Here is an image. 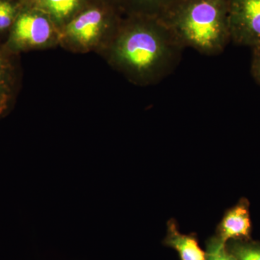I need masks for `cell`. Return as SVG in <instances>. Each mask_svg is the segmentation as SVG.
<instances>
[{"mask_svg":"<svg viewBox=\"0 0 260 260\" xmlns=\"http://www.w3.org/2000/svg\"><path fill=\"white\" fill-rule=\"evenodd\" d=\"M23 7L22 0H0V34H8Z\"/></svg>","mask_w":260,"mask_h":260,"instance_id":"cell-12","label":"cell"},{"mask_svg":"<svg viewBox=\"0 0 260 260\" xmlns=\"http://www.w3.org/2000/svg\"><path fill=\"white\" fill-rule=\"evenodd\" d=\"M237 260H260V242L249 240H231L225 244Z\"/></svg>","mask_w":260,"mask_h":260,"instance_id":"cell-11","label":"cell"},{"mask_svg":"<svg viewBox=\"0 0 260 260\" xmlns=\"http://www.w3.org/2000/svg\"><path fill=\"white\" fill-rule=\"evenodd\" d=\"M231 42L260 48V0H228Z\"/></svg>","mask_w":260,"mask_h":260,"instance_id":"cell-5","label":"cell"},{"mask_svg":"<svg viewBox=\"0 0 260 260\" xmlns=\"http://www.w3.org/2000/svg\"><path fill=\"white\" fill-rule=\"evenodd\" d=\"M251 233L249 202L243 198L235 206L225 212L217 229L216 237L226 244L231 240H249Z\"/></svg>","mask_w":260,"mask_h":260,"instance_id":"cell-7","label":"cell"},{"mask_svg":"<svg viewBox=\"0 0 260 260\" xmlns=\"http://www.w3.org/2000/svg\"><path fill=\"white\" fill-rule=\"evenodd\" d=\"M122 17L115 7L92 2L61 29L59 47L73 54L99 55L115 36Z\"/></svg>","mask_w":260,"mask_h":260,"instance_id":"cell-3","label":"cell"},{"mask_svg":"<svg viewBox=\"0 0 260 260\" xmlns=\"http://www.w3.org/2000/svg\"><path fill=\"white\" fill-rule=\"evenodd\" d=\"M176 0H121L119 10L123 15L159 18Z\"/></svg>","mask_w":260,"mask_h":260,"instance_id":"cell-10","label":"cell"},{"mask_svg":"<svg viewBox=\"0 0 260 260\" xmlns=\"http://www.w3.org/2000/svg\"><path fill=\"white\" fill-rule=\"evenodd\" d=\"M184 49L160 19L123 15L115 36L99 55L130 83L144 87L170 75Z\"/></svg>","mask_w":260,"mask_h":260,"instance_id":"cell-1","label":"cell"},{"mask_svg":"<svg viewBox=\"0 0 260 260\" xmlns=\"http://www.w3.org/2000/svg\"><path fill=\"white\" fill-rule=\"evenodd\" d=\"M181 45L215 56L231 42L228 0H176L159 18Z\"/></svg>","mask_w":260,"mask_h":260,"instance_id":"cell-2","label":"cell"},{"mask_svg":"<svg viewBox=\"0 0 260 260\" xmlns=\"http://www.w3.org/2000/svg\"><path fill=\"white\" fill-rule=\"evenodd\" d=\"M164 243L175 249L181 260H206V253L200 248L196 237L181 234L174 220L168 222L167 235Z\"/></svg>","mask_w":260,"mask_h":260,"instance_id":"cell-9","label":"cell"},{"mask_svg":"<svg viewBox=\"0 0 260 260\" xmlns=\"http://www.w3.org/2000/svg\"><path fill=\"white\" fill-rule=\"evenodd\" d=\"M60 29L41 10L23 5L3 43L12 54L47 50L59 46Z\"/></svg>","mask_w":260,"mask_h":260,"instance_id":"cell-4","label":"cell"},{"mask_svg":"<svg viewBox=\"0 0 260 260\" xmlns=\"http://www.w3.org/2000/svg\"><path fill=\"white\" fill-rule=\"evenodd\" d=\"M18 56L0 44V119L9 114L17 98L20 83Z\"/></svg>","mask_w":260,"mask_h":260,"instance_id":"cell-6","label":"cell"},{"mask_svg":"<svg viewBox=\"0 0 260 260\" xmlns=\"http://www.w3.org/2000/svg\"><path fill=\"white\" fill-rule=\"evenodd\" d=\"M23 5L47 14L59 29L63 28L92 0H22Z\"/></svg>","mask_w":260,"mask_h":260,"instance_id":"cell-8","label":"cell"},{"mask_svg":"<svg viewBox=\"0 0 260 260\" xmlns=\"http://www.w3.org/2000/svg\"><path fill=\"white\" fill-rule=\"evenodd\" d=\"M251 73L256 83L260 85V48L252 49Z\"/></svg>","mask_w":260,"mask_h":260,"instance_id":"cell-14","label":"cell"},{"mask_svg":"<svg viewBox=\"0 0 260 260\" xmlns=\"http://www.w3.org/2000/svg\"><path fill=\"white\" fill-rule=\"evenodd\" d=\"M206 260H237L228 250L225 244L216 237L211 238L207 244Z\"/></svg>","mask_w":260,"mask_h":260,"instance_id":"cell-13","label":"cell"},{"mask_svg":"<svg viewBox=\"0 0 260 260\" xmlns=\"http://www.w3.org/2000/svg\"><path fill=\"white\" fill-rule=\"evenodd\" d=\"M92 1L111 5V6L115 7L119 10V5H120L121 0H92Z\"/></svg>","mask_w":260,"mask_h":260,"instance_id":"cell-15","label":"cell"}]
</instances>
